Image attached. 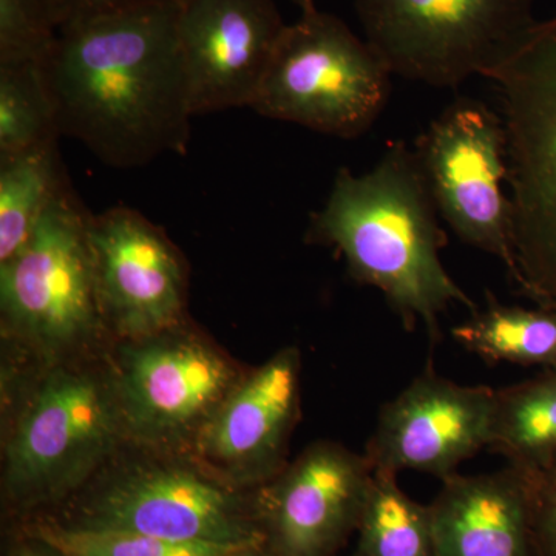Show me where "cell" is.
Returning <instances> with one entry per match:
<instances>
[{"mask_svg": "<svg viewBox=\"0 0 556 556\" xmlns=\"http://www.w3.org/2000/svg\"><path fill=\"white\" fill-rule=\"evenodd\" d=\"M79 527L119 530L181 543L265 544L257 514L228 486L175 466H138L100 490Z\"/></svg>", "mask_w": 556, "mask_h": 556, "instance_id": "obj_10", "label": "cell"}, {"mask_svg": "<svg viewBox=\"0 0 556 556\" xmlns=\"http://www.w3.org/2000/svg\"><path fill=\"white\" fill-rule=\"evenodd\" d=\"M60 138L43 64H0V159Z\"/></svg>", "mask_w": 556, "mask_h": 556, "instance_id": "obj_21", "label": "cell"}, {"mask_svg": "<svg viewBox=\"0 0 556 556\" xmlns=\"http://www.w3.org/2000/svg\"><path fill=\"white\" fill-rule=\"evenodd\" d=\"M503 100L514 207V281L556 309V16L538 22L493 73Z\"/></svg>", "mask_w": 556, "mask_h": 556, "instance_id": "obj_3", "label": "cell"}, {"mask_svg": "<svg viewBox=\"0 0 556 556\" xmlns=\"http://www.w3.org/2000/svg\"><path fill=\"white\" fill-rule=\"evenodd\" d=\"M123 342L110 386L124 433L155 448L197 447L241 380L228 357L185 321Z\"/></svg>", "mask_w": 556, "mask_h": 556, "instance_id": "obj_8", "label": "cell"}, {"mask_svg": "<svg viewBox=\"0 0 556 556\" xmlns=\"http://www.w3.org/2000/svg\"><path fill=\"white\" fill-rule=\"evenodd\" d=\"M489 450L530 473L556 466V368L495 391Z\"/></svg>", "mask_w": 556, "mask_h": 556, "instance_id": "obj_17", "label": "cell"}, {"mask_svg": "<svg viewBox=\"0 0 556 556\" xmlns=\"http://www.w3.org/2000/svg\"><path fill=\"white\" fill-rule=\"evenodd\" d=\"M535 536L538 556H556V466L536 478Z\"/></svg>", "mask_w": 556, "mask_h": 556, "instance_id": "obj_24", "label": "cell"}, {"mask_svg": "<svg viewBox=\"0 0 556 556\" xmlns=\"http://www.w3.org/2000/svg\"><path fill=\"white\" fill-rule=\"evenodd\" d=\"M233 556H274L270 554L265 544H255V546L244 547L243 551L237 552Z\"/></svg>", "mask_w": 556, "mask_h": 556, "instance_id": "obj_27", "label": "cell"}, {"mask_svg": "<svg viewBox=\"0 0 556 556\" xmlns=\"http://www.w3.org/2000/svg\"><path fill=\"white\" fill-rule=\"evenodd\" d=\"M396 478L372 473L353 556H438L430 506L413 501Z\"/></svg>", "mask_w": 556, "mask_h": 556, "instance_id": "obj_20", "label": "cell"}, {"mask_svg": "<svg viewBox=\"0 0 556 556\" xmlns=\"http://www.w3.org/2000/svg\"><path fill=\"white\" fill-rule=\"evenodd\" d=\"M123 434L110 379L78 368H54L10 434L7 495L20 504L67 495L104 463Z\"/></svg>", "mask_w": 556, "mask_h": 556, "instance_id": "obj_7", "label": "cell"}, {"mask_svg": "<svg viewBox=\"0 0 556 556\" xmlns=\"http://www.w3.org/2000/svg\"><path fill=\"white\" fill-rule=\"evenodd\" d=\"M50 2L61 28L65 22L76 20V17L137 9V7L179 5L182 0H50Z\"/></svg>", "mask_w": 556, "mask_h": 556, "instance_id": "obj_25", "label": "cell"}, {"mask_svg": "<svg viewBox=\"0 0 556 556\" xmlns=\"http://www.w3.org/2000/svg\"><path fill=\"white\" fill-rule=\"evenodd\" d=\"M36 541H38L36 546L21 548V551L14 556H62L60 552L54 551L53 547H50L49 544L38 540V538H36Z\"/></svg>", "mask_w": 556, "mask_h": 556, "instance_id": "obj_26", "label": "cell"}, {"mask_svg": "<svg viewBox=\"0 0 556 556\" xmlns=\"http://www.w3.org/2000/svg\"><path fill=\"white\" fill-rule=\"evenodd\" d=\"M178 7H137L62 25L43 62L61 137L116 169L186 153L193 112Z\"/></svg>", "mask_w": 556, "mask_h": 556, "instance_id": "obj_1", "label": "cell"}, {"mask_svg": "<svg viewBox=\"0 0 556 556\" xmlns=\"http://www.w3.org/2000/svg\"><path fill=\"white\" fill-rule=\"evenodd\" d=\"M415 153L439 215L470 247L495 255L517 276L514 207L507 181L503 118L484 102L463 97L416 141Z\"/></svg>", "mask_w": 556, "mask_h": 556, "instance_id": "obj_9", "label": "cell"}, {"mask_svg": "<svg viewBox=\"0 0 556 556\" xmlns=\"http://www.w3.org/2000/svg\"><path fill=\"white\" fill-rule=\"evenodd\" d=\"M67 185L58 142L0 159V265L25 247Z\"/></svg>", "mask_w": 556, "mask_h": 556, "instance_id": "obj_19", "label": "cell"}, {"mask_svg": "<svg viewBox=\"0 0 556 556\" xmlns=\"http://www.w3.org/2000/svg\"><path fill=\"white\" fill-rule=\"evenodd\" d=\"M390 70L345 22L317 9L288 25L251 109L343 139L367 134L390 98Z\"/></svg>", "mask_w": 556, "mask_h": 556, "instance_id": "obj_5", "label": "cell"}, {"mask_svg": "<svg viewBox=\"0 0 556 556\" xmlns=\"http://www.w3.org/2000/svg\"><path fill=\"white\" fill-rule=\"evenodd\" d=\"M372 473L367 457L314 444L260 495L266 548L274 556H334L357 530Z\"/></svg>", "mask_w": 556, "mask_h": 556, "instance_id": "obj_13", "label": "cell"}, {"mask_svg": "<svg viewBox=\"0 0 556 556\" xmlns=\"http://www.w3.org/2000/svg\"><path fill=\"white\" fill-rule=\"evenodd\" d=\"M536 478L507 464L495 473L444 479L430 504L438 556H538Z\"/></svg>", "mask_w": 556, "mask_h": 556, "instance_id": "obj_16", "label": "cell"}, {"mask_svg": "<svg viewBox=\"0 0 556 556\" xmlns=\"http://www.w3.org/2000/svg\"><path fill=\"white\" fill-rule=\"evenodd\" d=\"M35 538L62 556H233L249 547L181 543L142 533L79 526H40Z\"/></svg>", "mask_w": 556, "mask_h": 556, "instance_id": "obj_22", "label": "cell"}, {"mask_svg": "<svg viewBox=\"0 0 556 556\" xmlns=\"http://www.w3.org/2000/svg\"><path fill=\"white\" fill-rule=\"evenodd\" d=\"M58 33L60 22L50 0H0V64H43Z\"/></svg>", "mask_w": 556, "mask_h": 556, "instance_id": "obj_23", "label": "cell"}, {"mask_svg": "<svg viewBox=\"0 0 556 556\" xmlns=\"http://www.w3.org/2000/svg\"><path fill=\"white\" fill-rule=\"evenodd\" d=\"M535 0H356L365 40L391 75L456 89L493 73L538 24Z\"/></svg>", "mask_w": 556, "mask_h": 556, "instance_id": "obj_6", "label": "cell"}, {"mask_svg": "<svg viewBox=\"0 0 556 556\" xmlns=\"http://www.w3.org/2000/svg\"><path fill=\"white\" fill-rule=\"evenodd\" d=\"M89 233L109 332L138 340L185 321V260L159 226L135 208L116 206L91 215Z\"/></svg>", "mask_w": 556, "mask_h": 556, "instance_id": "obj_11", "label": "cell"}, {"mask_svg": "<svg viewBox=\"0 0 556 556\" xmlns=\"http://www.w3.org/2000/svg\"><path fill=\"white\" fill-rule=\"evenodd\" d=\"M300 369L298 348H285L230 391L195 447L219 477L252 484L280 473L298 420Z\"/></svg>", "mask_w": 556, "mask_h": 556, "instance_id": "obj_15", "label": "cell"}, {"mask_svg": "<svg viewBox=\"0 0 556 556\" xmlns=\"http://www.w3.org/2000/svg\"><path fill=\"white\" fill-rule=\"evenodd\" d=\"M291 2H294L295 5H298L299 9L302 10V13H305V11L317 9L316 0H291Z\"/></svg>", "mask_w": 556, "mask_h": 556, "instance_id": "obj_28", "label": "cell"}, {"mask_svg": "<svg viewBox=\"0 0 556 556\" xmlns=\"http://www.w3.org/2000/svg\"><path fill=\"white\" fill-rule=\"evenodd\" d=\"M415 149L388 144L364 175L342 167L325 206L311 218L308 241L338 249L348 273L379 289L388 306L413 329L419 321L437 338L439 316L452 303H475L441 262L445 233Z\"/></svg>", "mask_w": 556, "mask_h": 556, "instance_id": "obj_2", "label": "cell"}, {"mask_svg": "<svg viewBox=\"0 0 556 556\" xmlns=\"http://www.w3.org/2000/svg\"><path fill=\"white\" fill-rule=\"evenodd\" d=\"M287 27L274 0H182L177 30L193 116L251 109Z\"/></svg>", "mask_w": 556, "mask_h": 556, "instance_id": "obj_14", "label": "cell"}, {"mask_svg": "<svg viewBox=\"0 0 556 556\" xmlns=\"http://www.w3.org/2000/svg\"><path fill=\"white\" fill-rule=\"evenodd\" d=\"M452 334L490 364L556 368V309L501 305L489 294L485 308L475 309Z\"/></svg>", "mask_w": 556, "mask_h": 556, "instance_id": "obj_18", "label": "cell"}, {"mask_svg": "<svg viewBox=\"0 0 556 556\" xmlns=\"http://www.w3.org/2000/svg\"><path fill=\"white\" fill-rule=\"evenodd\" d=\"M493 408L492 388L459 386L427 368L380 409L365 457L372 471H424L444 481L489 448Z\"/></svg>", "mask_w": 556, "mask_h": 556, "instance_id": "obj_12", "label": "cell"}, {"mask_svg": "<svg viewBox=\"0 0 556 556\" xmlns=\"http://www.w3.org/2000/svg\"><path fill=\"white\" fill-rule=\"evenodd\" d=\"M90 217L68 182L25 247L0 265L3 332L40 356H67L109 332L98 294Z\"/></svg>", "mask_w": 556, "mask_h": 556, "instance_id": "obj_4", "label": "cell"}]
</instances>
